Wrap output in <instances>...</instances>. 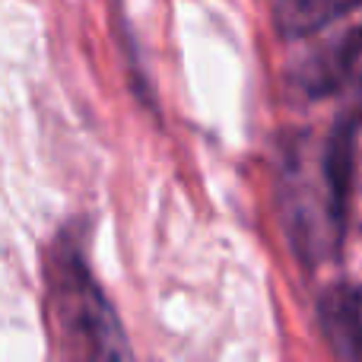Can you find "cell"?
I'll return each mask as SVG.
<instances>
[{"label": "cell", "mask_w": 362, "mask_h": 362, "mask_svg": "<svg viewBox=\"0 0 362 362\" xmlns=\"http://www.w3.org/2000/svg\"><path fill=\"white\" fill-rule=\"evenodd\" d=\"M353 172L350 127H331L325 137L299 134L280 153L276 191L289 245L308 264L337 255L344 238L346 194Z\"/></svg>", "instance_id": "cell-1"}, {"label": "cell", "mask_w": 362, "mask_h": 362, "mask_svg": "<svg viewBox=\"0 0 362 362\" xmlns=\"http://www.w3.org/2000/svg\"><path fill=\"white\" fill-rule=\"evenodd\" d=\"M45 276L51 334L64 362H137L118 312L74 238L54 242Z\"/></svg>", "instance_id": "cell-2"}, {"label": "cell", "mask_w": 362, "mask_h": 362, "mask_svg": "<svg viewBox=\"0 0 362 362\" xmlns=\"http://www.w3.org/2000/svg\"><path fill=\"white\" fill-rule=\"evenodd\" d=\"M359 54H362V29H350V32H344V35H337L334 42L321 45L312 57H305L302 67L293 74V80L299 83L308 95L327 93V89H334L350 74Z\"/></svg>", "instance_id": "cell-3"}, {"label": "cell", "mask_w": 362, "mask_h": 362, "mask_svg": "<svg viewBox=\"0 0 362 362\" xmlns=\"http://www.w3.org/2000/svg\"><path fill=\"white\" fill-rule=\"evenodd\" d=\"M327 344L337 362H362V286L337 289L321 305Z\"/></svg>", "instance_id": "cell-4"}, {"label": "cell", "mask_w": 362, "mask_h": 362, "mask_svg": "<svg viewBox=\"0 0 362 362\" xmlns=\"http://www.w3.org/2000/svg\"><path fill=\"white\" fill-rule=\"evenodd\" d=\"M353 13L350 4H325V0H302V4H280L274 10L276 16V29L283 35H308L315 29L337 23L340 16Z\"/></svg>", "instance_id": "cell-5"}]
</instances>
